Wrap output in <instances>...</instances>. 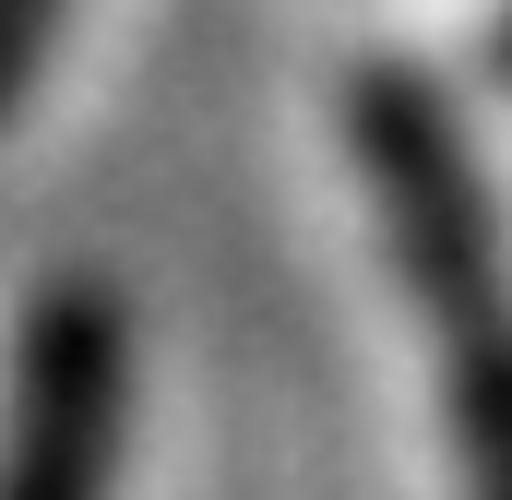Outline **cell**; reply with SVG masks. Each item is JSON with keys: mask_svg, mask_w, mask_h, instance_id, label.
<instances>
[{"mask_svg": "<svg viewBox=\"0 0 512 500\" xmlns=\"http://www.w3.org/2000/svg\"><path fill=\"white\" fill-rule=\"evenodd\" d=\"M131 429V322L108 286H48L12 358V417H0V500H108Z\"/></svg>", "mask_w": 512, "mask_h": 500, "instance_id": "7a4b0ae2", "label": "cell"}, {"mask_svg": "<svg viewBox=\"0 0 512 500\" xmlns=\"http://www.w3.org/2000/svg\"><path fill=\"white\" fill-rule=\"evenodd\" d=\"M346 120H358L370 191H382L393 262L417 286V322L441 346V405H453L465 477H477V500H512V262L489 227V191H477L453 120L405 72H370Z\"/></svg>", "mask_w": 512, "mask_h": 500, "instance_id": "6da1fadb", "label": "cell"}, {"mask_svg": "<svg viewBox=\"0 0 512 500\" xmlns=\"http://www.w3.org/2000/svg\"><path fill=\"white\" fill-rule=\"evenodd\" d=\"M48 24H60V0H0V120H12V96H24V72H36Z\"/></svg>", "mask_w": 512, "mask_h": 500, "instance_id": "3957f363", "label": "cell"}, {"mask_svg": "<svg viewBox=\"0 0 512 500\" xmlns=\"http://www.w3.org/2000/svg\"><path fill=\"white\" fill-rule=\"evenodd\" d=\"M501 60H512V24H501Z\"/></svg>", "mask_w": 512, "mask_h": 500, "instance_id": "277c9868", "label": "cell"}]
</instances>
